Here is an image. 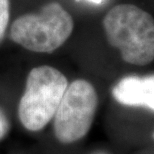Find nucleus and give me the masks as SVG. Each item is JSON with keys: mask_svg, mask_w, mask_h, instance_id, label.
I'll return each instance as SVG.
<instances>
[{"mask_svg": "<svg viewBox=\"0 0 154 154\" xmlns=\"http://www.w3.org/2000/svg\"><path fill=\"white\" fill-rule=\"evenodd\" d=\"M9 22V0H0V42L4 37Z\"/></svg>", "mask_w": 154, "mask_h": 154, "instance_id": "obj_6", "label": "nucleus"}, {"mask_svg": "<svg viewBox=\"0 0 154 154\" xmlns=\"http://www.w3.org/2000/svg\"><path fill=\"white\" fill-rule=\"evenodd\" d=\"M112 94L123 105L154 111V75L124 77L113 87Z\"/></svg>", "mask_w": 154, "mask_h": 154, "instance_id": "obj_5", "label": "nucleus"}, {"mask_svg": "<svg viewBox=\"0 0 154 154\" xmlns=\"http://www.w3.org/2000/svg\"><path fill=\"white\" fill-rule=\"evenodd\" d=\"M86 1H89V2L93 3V4H101V3H103L105 0H86Z\"/></svg>", "mask_w": 154, "mask_h": 154, "instance_id": "obj_8", "label": "nucleus"}, {"mask_svg": "<svg viewBox=\"0 0 154 154\" xmlns=\"http://www.w3.org/2000/svg\"><path fill=\"white\" fill-rule=\"evenodd\" d=\"M73 19L59 3L51 2L38 13L17 18L10 28L14 42L33 52L51 53L71 35Z\"/></svg>", "mask_w": 154, "mask_h": 154, "instance_id": "obj_2", "label": "nucleus"}, {"mask_svg": "<svg viewBox=\"0 0 154 154\" xmlns=\"http://www.w3.org/2000/svg\"><path fill=\"white\" fill-rule=\"evenodd\" d=\"M103 28L109 44L122 59L143 66L154 60V18L132 4H119L107 12Z\"/></svg>", "mask_w": 154, "mask_h": 154, "instance_id": "obj_1", "label": "nucleus"}, {"mask_svg": "<svg viewBox=\"0 0 154 154\" xmlns=\"http://www.w3.org/2000/svg\"><path fill=\"white\" fill-rule=\"evenodd\" d=\"M67 86L66 77L59 70L47 65L33 68L18 109L24 127L30 131L44 127L54 117Z\"/></svg>", "mask_w": 154, "mask_h": 154, "instance_id": "obj_3", "label": "nucleus"}, {"mask_svg": "<svg viewBox=\"0 0 154 154\" xmlns=\"http://www.w3.org/2000/svg\"><path fill=\"white\" fill-rule=\"evenodd\" d=\"M7 130H8L7 121H6L5 117L3 116L2 113L0 112V139L4 137V135L6 134Z\"/></svg>", "mask_w": 154, "mask_h": 154, "instance_id": "obj_7", "label": "nucleus"}, {"mask_svg": "<svg viewBox=\"0 0 154 154\" xmlns=\"http://www.w3.org/2000/svg\"><path fill=\"white\" fill-rule=\"evenodd\" d=\"M153 138H154V133H153Z\"/></svg>", "mask_w": 154, "mask_h": 154, "instance_id": "obj_9", "label": "nucleus"}, {"mask_svg": "<svg viewBox=\"0 0 154 154\" xmlns=\"http://www.w3.org/2000/svg\"><path fill=\"white\" fill-rule=\"evenodd\" d=\"M97 93L86 80L67 86L54 115V133L62 143H72L87 134L97 108Z\"/></svg>", "mask_w": 154, "mask_h": 154, "instance_id": "obj_4", "label": "nucleus"}]
</instances>
